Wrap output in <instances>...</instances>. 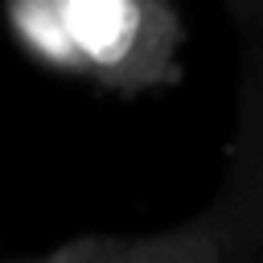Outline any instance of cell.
Listing matches in <instances>:
<instances>
[{
    "label": "cell",
    "instance_id": "6da1fadb",
    "mask_svg": "<svg viewBox=\"0 0 263 263\" xmlns=\"http://www.w3.org/2000/svg\"><path fill=\"white\" fill-rule=\"evenodd\" d=\"M4 16L37 66L99 90L144 95L181 78L185 25L173 0H4Z\"/></svg>",
    "mask_w": 263,
    "mask_h": 263
},
{
    "label": "cell",
    "instance_id": "7a4b0ae2",
    "mask_svg": "<svg viewBox=\"0 0 263 263\" xmlns=\"http://www.w3.org/2000/svg\"><path fill=\"white\" fill-rule=\"evenodd\" d=\"M49 263H247L263 259L255 238L226 214L222 201L189 222L148 234H78L45 251Z\"/></svg>",
    "mask_w": 263,
    "mask_h": 263
},
{
    "label": "cell",
    "instance_id": "3957f363",
    "mask_svg": "<svg viewBox=\"0 0 263 263\" xmlns=\"http://www.w3.org/2000/svg\"><path fill=\"white\" fill-rule=\"evenodd\" d=\"M255 238L263 255V29L242 37L234 90V132L226 144V181L214 197Z\"/></svg>",
    "mask_w": 263,
    "mask_h": 263
},
{
    "label": "cell",
    "instance_id": "277c9868",
    "mask_svg": "<svg viewBox=\"0 0 263 263\" xmlns=\"http://www.w3.org/2000/svg\"><path fill=\"white\" fill-rule=\"evenodd\" d=\"M222 8L230 12V21L238 25L242 37L263 29V0H222Z\"/></svg>",
    "mask_w": 263,
    "mask_h": 263
}]
</instances>
